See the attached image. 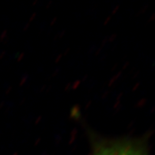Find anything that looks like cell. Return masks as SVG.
Listing matches in <instances>:
<instances>
[{"label":"cell","instance_id":"6da1fadb","mask_svg":"<svg viewBox=\"0 0 155 155\" xmlns=\"http://www.w3.org/2000/svg\"><path fill=\"white\" fill-rule=\"evenodd\" d=\"M91 155H148L147 140L142 138L108 139L92 135Z\"/></svg>","mask_w":155,"mask_h":155}]
</instances>
